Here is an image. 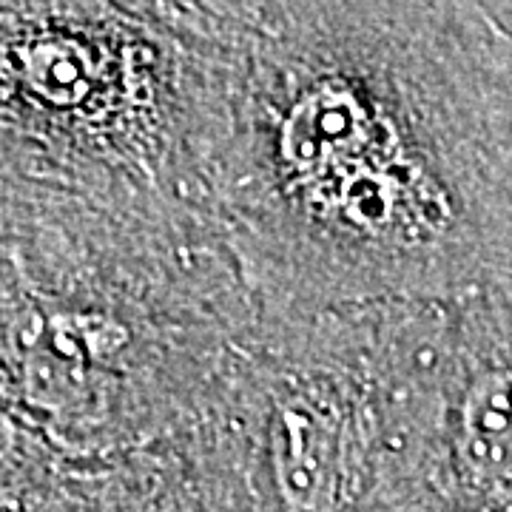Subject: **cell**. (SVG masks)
<instances>
[{
    "instance_id": "7a4b0ae2",
    "label": "cell",
    "mask_w": 512,
    "mask_h": 512,
    "mask_svg": "<svg viewBox=\"0 0 512 512\" xmlns=\"http://www.w3.org/2000/svg\"><path fill=\"white\" fill-rule=\"evenodd\" d=\"M0 433L92 464L205 413L259 302L208 208L3 188Z\"/></svg>"
},
{
    "instance_id": "3957f363",
    "label": "cell",
    "mask_w": 512,
    "mask_h": 512,
    "mask_svg": "<svg viewBox=\"0 0 512 512\" xmlns=\"http://www.w3.org/2000/svg\"><path fill=\"white\" fill-rule=\"evenodd\" d=\"M225 80L228 3H3L0 188L214 214Z\"/></svg>"
},
{
    "instance_id": "6da1fadb",
    "label": "cell",
    "mask_w": 512,
    "mask_h": 512,
    "mask_svg": "<svg viewBox=\"0 0 512 512\" xmlns=\"http://www.w3.org/2000/svg\"><path fill=\"white\" fill-rule=\"evenodd\" d=\"M211 208L262 313L512 288V32L461 0L228 3Z\"/></svg>"
},
{
    "instance_id": "8992f818",
    "label": "cell",
    "mask_w": 512,
    "mask_h": 512,
    "mask_svg": "<svg viewBox=\"0 0 512 512\" xmlns=\"http://www.w3.org/2000/svg\"><path fill=\"white\" fill-rule=\"evenodd\" d=\"M439 467L430 504L512 507V288L447 305Z\"/></svg>"
},
{
    "instance_id": "52a82bcc",
    "label": "cell",
    "mask_w": 512,
    "mask_h": 512,
    "mask_svg": "<svg viewBox=\"0 0 512 512\" xmlns=\"http://www.w3.org/2000/svg\"><path fill=\"white\" fill-rule=\"evenodd\" d=\"M413 512H467V510H447V507H436V504H424V507H419V510ZM470 512H512L510 510H470Z\"/></svg>"
},
{
    "instance_id": "5b68a950",
    "label": "cell",
    "mask_w": 512,
    "mask_h": 512,
    "mask_svg": "<svg viewBox=\"0 0 512 512\" xmlns=\"http://www.w3.org/2000/svg\"><path fill=\"white\" fill-rule=\"evenodd\" d=\"M3 436V512H262L202 424L126 456L72 464Z\"/></svg>"
},
{
    "instance_id": "277c9868",
    "label": "cell",
    "mask_w": 512,
    "mask_h": 512,
    "mask_svg": "<svg viewBox=\"0 0 512 512\" xmlns=\"http://www.w3.org/2000/svg\"><path fill=\"white\" fill-rule=\"evenodd\" d=\"M444 311H259L197 424L262 512L419 510L439 467Z\"/></svg>"
}]
</instances>
